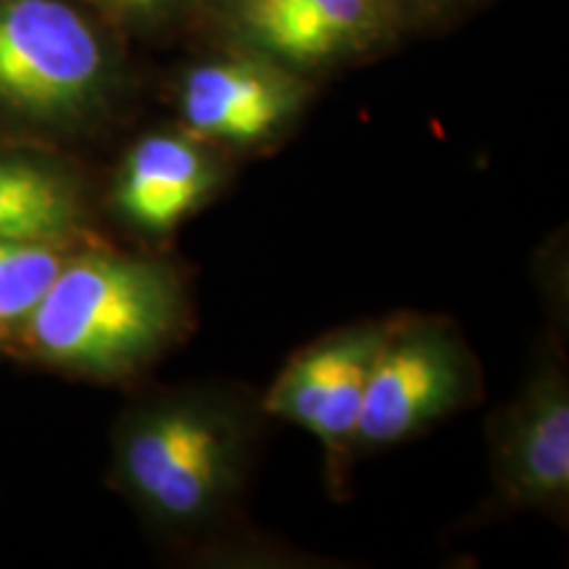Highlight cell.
<instances>
[{"label": "cell", "mask_w": 569, "mask_h": 569, "mask_svg": "<svg viewBox=\"0 0 569 569\" xmlns=\"http://www.w3.org/2000/svg\"><path fill=\"white\" fill-rule=\"evenodd\" d=\"M184 309V284L172 264L90 251L61 261L21 325L27 343L46 361L92 375H124L172 343Z\"/></svg>", "instance_id": "cell-1"}, {"label": "cell", "mask_w": 569, "mask_h": 569, "mask_svg": "<svg viewBox=\"0 0 569 569\" xmlns=\"http://www.w3.org/2000/svg\"><path fill=\"white\" fill-rule=\"evenodd\" d=\"M246 427L209 393L142 403L117 436V475L138 507L167 528H196L230 501L240 480Z\"/></svg>", "instance_id": "cell-2"}, {"label": "cell", "mask_w": 569, "mask_h": 569, "mask_svg": "<svg viewBox=\"0 0 569 569\" xmlns=\"http://www.w3.org/2000/svg\"><path fill=\"white\" fill-rule=\"evenodd\" d=\"M478 365L459 330L438 317H401L382 327L369 365L353 448L401 443L478 396Z\"/></svg>", "instance_id": "cell-3"}, {"label": "cell", "mask_w": 569, "mask_h": 569, "mask_svg": "<svg viewBox=\"0 0 569 569\" xmlns=\"http://www.w3.org/2000/svg\"><path fill=\"white\" fill-rule=\"evenodd\" d=\"M106 51L63 0H0V103L32 119H71L101 96Z\"/></svg>", "instance_id": "cell-4"}, {"label": "cell", "mask_w": 569, "mask_h": 569, "mask_svg": "<svg viewBox=\"0 0 569 569\" xmlns=\"http://www.w3.org/2000/svg\"><path fill=\"white\" fill-rule=\"evenodd\" d=\"M493 482L511 507L559 509L569 496V388L559 367L530 375L488 427Z\"/></svg>", "instance_id": "cell-5"}, {"label": "cell", "mask_w": 569, "mask_h": 569, "mask_svg": "<svg viewBox=\"0 0 569 569\" xmlns=\"http://www.w3.org/2000/svg\"><path fill=\"white\" fill-rule=\"evenodd\" d=\"M382 327L386 322L340 330L296 353L267 390V415L306 427L330 457L351 451Z\"/></svg>", "instance_id": "cell-6"}, {"label": "cell", "mask_w": 569, "mask_h": 569, "mask_svg": "<svg viewBox=\"0 0 569 569\" xmlns=\"http://www.w3.org/2000/svg\"><path fill=\"white\" fill-rule=\"evenodd\" d=\"M219 13L240 42L288 67L361 51L386 27V0H219Z\"/></svg>", "instance_id": "cell-7"}, {"label": "cell", "mask_w": 569, "mask_h": 569, "mask_svg": "<svg viewBox=\"0 0 569 569\" xmlns=\"http://www.w3.org/2000/svg\"><path fill=\"white\" fill-rule=\"evenodd\" d=\"M303 101V84L282 63L232 59L196 67L180 92L182 122L201 140L256 146L274 138Z\"/></svg>", "instance_id": "cell-8"}, {"label": "cell", "mask_w": 569, "mask_h": 569, "mask_svg": "<svg viewBox=\"0 0 569 569\" xmlns=\"http://www.w3.org/2000/svg\"><path fill=\"white\" fill-rule=\"evenodd\" d=\"M222 182L219 163L201 138L153 132L138 140L117 174L113 203L127 222L169 232L193 213Z\"/></svg>", "instance_id": "cell-9"}, {"label": "cell", "mask_w": 569, "mask_h": 569, "mask_svg": "<svg viewBox=\"0 0 569 569\" xmlns=\"http://www.w3.org/2000/svg\"><path fill=\"white\" fill-rule=\"evenodd\" d=\"M80 224L67 177L30 159L0 156V240L59 243Z\"/></svg>", "instance_id": "cell-10"}, {"label": "cell", "mask_w": 569, "mask_h": 569, "mask_svg": "<svg viewBox=\"0 0 569 569\" xmlns=\"http://www.w3.org/2000/svg\"><path fill=\"white\" fill-rule=\"evenodd\" d=\"M61 261L63 256L56 243L0 240V330L30 317Z\"/></svg>", "instance_id": "cell-11"}, {"label": "cell", "mask_w": 569, "mask_h": 569, "mask_svg": "<svg viewBox=\"0 0 569 569\" xmlns=\"http://www.w3.org/2000/svg\"><path fill=\"white\" fill-rule=\"evenodd\" d=\"M106 3H111L113 9L124 13H132V17H148V13L167 9L172 0H106Z\"/></svg>", "instance_id": "cell-12"}]
</instances>
